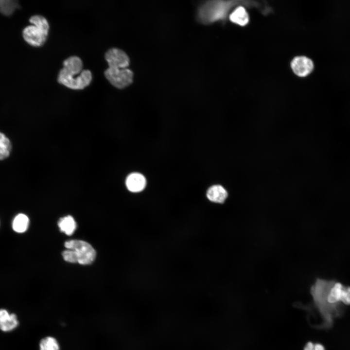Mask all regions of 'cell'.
Returning <instances> with one entry per match:
<instances>
[{"label": "cell", "mask_w": 350, "mask_h": 350, "mask_svg": "<svg viewBox=\"0 0 350 350\" xmlns=\"http://www.w3.org/2000/svg\"><path fill=\"white\" fill-rule=\"evenodd\" d=\"M63 67L60 70L58 82L73 89H82L90 83L92 76L88 70H82L83 63L77 56H71L66 59Z\"/></svg>", "instance_id": "7a4b0ae2"}, {"label": "cell", "mask_w": 350, "mask_h": 350, "mask_svg": "<svg viewBox=\"0 0 350 350\" xmlns=\"http://www.w3.org/2000/svg\"><path fill=\"white\" fill-rule=\"evenodd\" d=\"M291 67L296 75L304 77L312 72L314 68V64L309 58L305 56H298L293 60Z\"/></svg>", "instance_id": "ba28073f"}, {"label": "cell", "mask_w": 350, "mask_h": 350, "mask_svg": "<svg viewBox=\"0 0 350 350\" xmlns=\"http://www.w3.org/2000/svg\"><path fill=\"white\" fill-rule=\"evenodd\" d=\"M227 4L217 1H210L201 5L198 12V20L208 24L222 18L226 13Z\"/></svg>", "instance_id": "277c9868"}, {"label": "cell", "mask_w": 350, "mask_h": 350, "mask_svg": "<svg viewBox=\"0 0 350 350\" xmlns=\"http://www.w3.org/2000/svg\"><path fill=\"white\" fill-rule=\"evenodd\" d=\"M304 350H325L324 347L318 343L309 342L305 345Z\"/></svg>", "instance_id": "ffe728a7"}, {"label": "cell", "mask_w": 350, "mask_h": 350, "mask_svg": "<svg viewBox=\"0 0 350 350\" xmlns=\"http://www.w3.org/2000/svg\"><path fill=\"white\" fill-rule=\"evenodd\" d=\"M207 197L210 201L216 203H223L228 197L227 190L220 185L210 187L207 192Z\"/></svg>", "instance_id": "8fae6325"}, {"label": "cell", "mask_w": 350, "mask_h": 350, "mask_svg": "<svg viewBox=\"0 0 350 350\" xmlns=\"http://www.w3.org/2000/svg\"><path fill=\"white\" fill-rule=\"evenodd\" d=\"M335 282L334 280L317 278L311 287L313 306L320 318V323L315 327L317 329H330L334 319L341 317L344 312L342 304H331L327 300L328 293Z\"/></svg>", "instance_id": "6da1fadb"}, {"label": "cell", "mask_w": 350, "mask_h": 350, "mask_svg": "<svg viewBox=\"0 0 350 350\" xmlns=\"http://www.w3.org/2000/svg\"><path fill=\"white\" fill-rule=\"evenodd\" d=\"M105 59L108 67L127 68L130 62L127 54L123 51L116 48L109 49L105 52Z\"/></svg>", "instance_id": "8992f818"}, {"label": "cell", "mask_w": 350, "mask_h": 350, "mask_svg": "<svg viewBox=\"0 0 350 350\" xmlns=\"http://www.w3.org/2000/svg\"><path fill=\"white\" fill-rule=\"evenodd\" d=\"M58 225L60 230L68 235L72 234L76 228V223L70 215L60 218Z\"/></svg>", "instance_id": "7c38bea8"}, {"label": "cell", "mask_w": 350, "mask_h": 350, "mask_svg": "<svg viewBox=\"0 0 350 350\" xmlns=\"http://www.w3.org/2000/svg\"><path fill=\"white\" fill-rule=\"evenodd\" d=\"M105 75L113 86L118 88L130 85L133 78V72L128 68L108 67L105 71Z\"/></svg>", "instance_id": "5b68a950"}, {"label": "cell", "mask_w": 350, "mask_h": 350, "mask_svg": "<svg viewBox=\"0 0 350 350\" xmlns=\"http://www.w3.org/2000/svg\"><path fill=\"white\" fill-rule=\"evenodd\" d=\"M126 186L128 190L133 192L142 191L145 187L146 180L144 176L139 173H133L126 178Z\"/></svg>", "instance_id": "30bf717a"}, {"label": "cell", "mask_w": 350, "mask_h": 350, "mask_svg": "<svg viewBox=\"0 0 350 350\" xmlns=\"http://www.w3.org/2000/svg\"><path fill=\"white\" fill-rule=\"evenodd\" d=\"M67 248L62 252L66 262L81 264H89L96 257V251L88 243L79 240H71L65 243Z\"/></svg>", "instance_id": "3957f363"}, {"label": "cell", "mask_w": 350, "mask_h": 350, "mask_svg": "<svg viewBox=\"0 0 350 350\" xmlns=\"http://www.w3.org/2000/svg\"><path fill=\"white\" fill-rule=\"evenodd\" d=\"M19 322L17 315L9 313L5 309H0V330L4 332H11L18 325Z\"/></svg>", "instance_id": "9c48e42d"}, {"label": "cell", "mask_w": 350, "mask_h": 350, "mask_svg": "<svg viewBox=\"0 0 350 350\" xmlns=\"http://www.w3.org/2000/svg\"><path fill=\"white\" fill-rule=\"evenodd\" d=\"M11 147L9 139L3 133L0 132V160L9 157Z\"/></svg>", "instance_id": "9a60e30c"}, {"label": "cell", "mask_w": 350, "mask_h": 350, "mask_svg": "<svg viewBox=\"0 0 350 350\" xmlns=\"http://www.w3.org/2000/svg\"><path fill=\"white\" fill-rule=\"evenodd\" d=\"M29 220L28 216L24 214H18L14 219L12 227L14 230L18 233L24 232L28 228Z\"/></svg>", "instance_id": "4fadbf2b"}, {"label": "cell", "mask_w": 350, "mask_h": 350, "mask_svg": "<svg viewBox=\"0 0 350 350\" xmlns=\"http://www.w3.org/2000/svg\"><path fill=\"white\" fill-rule=\"evenodd\" d=\"M341 303L350 305V286L344 285L342 293Z\"/></svg>", "instance_id": "d6986e66"}, {"label": "cell", "mask_w": 350, "mask_h": 350, "mask_svg": "<svg viewBox=\"0 0 350 350\" xmlns=\"http://www.w3.org/2000/svg\"><path fill=\"white\" fill-rule=\"evenodd\" d=\"M29 21L32 25L48 33L49 24L47 20L42 16L34 15L30 18Z\"/></svg>", "instance_id": "e0dca14e"}, {"label": "cell", "mask_w": 350, "mask_h": 350, "mask_svg": "<svg viewBox=\"0 0 350 350\" xmlns=\"http://www.w3.org/2000/svg\"><path fill=\"white\" fill-rule=\"evenodd\" d=\"M48 34L35 25H31L24 29L23 37L30 45L39 47L45 42Z\"/></svg>", "instance_id": "52a82bcc"}, {"label": "cell", "mask_w": 350, "mask_h": 350, "mask_svg": "<svg viewBox=\"0 0 350 350\" xmlns=\"http://www.w3.org/2000/svg\"><path fill=\"white\" fill-rule=\"evenodd\" d=\"M39 350H59L60 346L57 340L52 336H46L39 342Z\"/></svg>", "instance_id": "2e32d148"}, {"label": "cell", "mask_w": 350, "mask_h": 350, "mask_svg": "<svg viewBox=\"0 0 350 350\" xmlns=\"http://www.w3.org/2000/svg\"><path fill=\"white\" fill-rule=\"evenodd\" d=\"M230 20L241 26L246 25L248 22V16L243 7L236 9L230 15Z\"/></svg>", "instance_id": "5bb4252c"}, {"label": "cell", "mask_w": 350, "mask_h": 350, "mask_svg": "<svg viewBox=\"0 0 350 350\" xmlns=\"http://www.w3.org/2000/svg\"><path fill=\"white\" fill-rule=\"evenodd\" d=\"M16 1L10 0H0V12L3 15H11L17 7Z\"/></svg>", "instance_id": "ac0fdd59"}]
</instances>
